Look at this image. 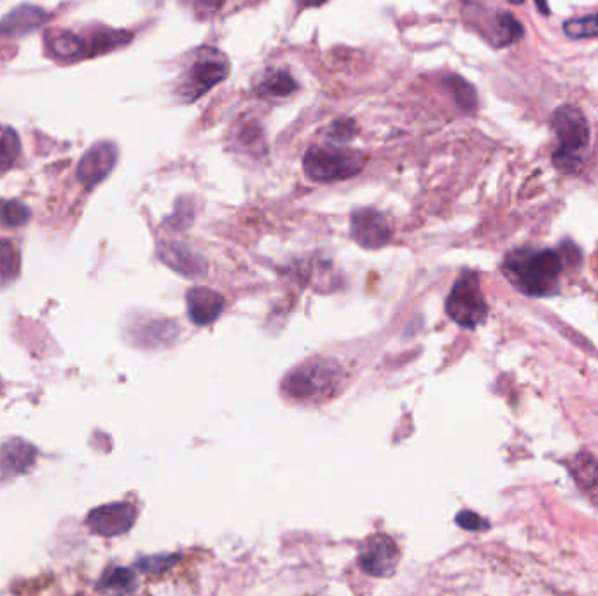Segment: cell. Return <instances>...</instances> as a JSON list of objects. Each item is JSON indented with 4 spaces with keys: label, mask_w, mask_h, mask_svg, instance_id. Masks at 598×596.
Returning <instances> with one entry per match:
<instances>
[{
    "label": "cell",
    "mask_w": 598,
    "mask_h": 596,
    "mask_svg": "<svg viewBox=\"0 0 598 596\" xmlns=\"http://www.w3.org/2000/svg\"><path fill=\"white\" fill-rule=\"evenodd\" d=\"M230 74V63L221 51L214 48H200L191 56V62L182 72L177 93L184 104H193L209 93L214 86Z\"/></svg>",
    "instance_id": "277c9868"
},
{
    "label": "cell",
    "mask_w": 598,
    "mask_h": 596,
    "mask_svg": "<svg viewBox=\"0 0 598 596\" xmlns=\"http://www.w3.org/2000/svg\"><path fill=\"white\" fill-rule=\"evenodd\" d=\"M480 32L495 48H506L513 42L522 39V23L516 20L511 13H495L490 16V20L485 21L483 25H478Z\"/></svg>",
    "instance_id": "4fadbf2b"
},
{
    "label": "cell",
    "mask_w": 598,
    "mask_h": 596,
    "mask_svg": "<svg viewBox=\"0 0 598 596\" xmlns=\"http://www.w3.org/2000/svg\"><path fill=\"white\" fill-rule=\"evenodd\" d=\"M361 569L373 577H389L396 572L399 549L389 535L376 534L362 546L359 556Z\"/></svg>",
    "instance_id": "ba28073f"
},
{
    "label": "cell",
    "mask_w": 598,
    "mask_h": 596,
    "mask_svg": "<svg viewBox=\"0 0 598 596\" xmlns=\"http://www.w3.org/2000/svg\"><path fill=\"white\" fill-rule=\"evenodd\" d=\"M350 233L362 249H382L390 242L392 229L382 212L375 208H357L350 215Z\"/></svg>",
    "instance_id": "52a82bcc"
},
{
    "label": "cell",
    "mask_w": 598,
    "mask_h": 596,
    "mask_svg": "<svg viewBox=\"0 0 598 596\" xmlns=\"http://www.w3.org/2000/svg\"><path fill=\"white\" fill-rule=\"evenodd\" d=\"M30 219L28 210L20 201H0V222L9 228H20Z\"/></svg>",
    "instance_id": "7402d4cb"
},
{
    "label": "cell",
    "mask_w": 598,
    "mask_h": 596,
    "mask_svg": "<svg viewBox=\"0 0 598 596\" xmlns=\"http://www.w3.org/2000/svg\"><path fill=\"white\" fill-rule=\"evenodd\" d=\"M34 460V451L23 443H7L0 446V478H11L25 471Z\"/></svg>",
    "instance_id": "2e32d148"
},
{
    "label": "cell",
    "mask_w": 598,
    "mask_h": 596,
    "mask_svg": "<svg viewBox=\"0 0 598 596\" xmlns=\"http://www.w3.org/2000/svg\"><path fill=\"white\" fill-rule=\"evenodd\" d=\"M448 83L452 86L453 95H455L457 102H459L460 107L464 111H473V109H476L478 100H476V91H474L471 84L466 83L459 76H448Z\"/></svg>",
    "instance_id": "603a6c76"
},
{
    "label": "cell",
    "mask_w": 598,
    "mask_h": 596,
    "mask_svg": "<svg viewBox=\"0 0 598 596\" xmlns=\"http://www.w3.org/2000/svg\"><path fill=\"white\" fill-rule=\"evenodd\" d=\"M455 520H457V525L460 528L469 530V532H481V530H487L490 527L487 520H483L481 516L473 513V511H462V513L457 514Z\"/></svg>",
    "instance_id": "cb8c5ba5"
},
{
    "label": "cell",
    "mask_w": 598,
    "mask_h": 596,
    "mask_svg": "<svg viewBox=\"0 0 598 596\" xmlns=\"http://www.w3.org/2000/svg\"><path fill=\"white\" fill-rule=\"evenodd\" d=\"M448 317L464 329H476L488 317V305L476 271H464L446 299Z\"/></svg>",
    "instance_id": "8992f818"
},
{
    "label": "cell",
    "mask_w": 598,
    "mask_h": 596,
    "mask_svg": "<svg viewBox=\"0 0 598 596\" xmlns=\"http://www.w3.org/2000/svg\"><path fill=\"white\" fill-rule=\"evenodd\" d=\"M46 21V13L34 6H20L9 13L6 20L0 25V32L9 35H23L41 27Z\"/></svg>",
    "instance_id": "9a60e30c"
},
{
    "label": "cell",
    "mask_w": 598,
    "mask_h": 596,
    "mask_svg": "<svg viewBox=\"0 0 598 596\" xmlns=\"http://www.w3.org/2000/svg\"><path fill=\"white\" fill-rule=\"evenodd\" d=\"M48 41L49 48L56 58H74L83 55L88 46V42L72 32H56L53 37H49Z\"/></svg>",
    "instance_id": "ac0fdd59"
},
{
    "label": "cell",
    "mask_w": 598,
    "mask_h": 596,
    "mask_svg": "<svg viewBox=\"0 0 598 596\" xmlns=\"http://www.w3.org/2000/svg\"><path fill=\"white\" fill-rule=\"evenodd\" d=\"M355 133V123L352 119H338L331 125L329 130V137L336 140V142H348L352 139Z\"/></svg>",
    "instance_id": "d4e9b609"
},
{
    "label": "cell",
    "mask_w": 598,
    "mask_h": 596,
    "mask_svg": "<svg viewBox=\"0 0 598 596\" xmlns=\"http://www.w3.org/2000/svg\"><path fill=\"white\" fill-rule=\"evenodd\" d=\"M20 273V254L13 243L0 238V287L13 282Z\"/></svg>",
    "instance_id": "ffe728a7"
},
{
    "label": "cell",
    "mask_w": 598,
    "mask_h": 596,
    "mask_svg": "<svg viewBox=\"0 0 598 596\" xmlns=\"http://www.w3.org/2000/svg\"><path fill=\"white\" fill-rule=\"evenodd\" d=\"M137 520V509L128 502H116L107 504L91 511L88 516V527L93 534L102 537H116L123 535L133 527Z\"/></svg>",
    "instance_id": "9c48e42d"
},
{
    "label": "cell",
    "mask_w": 598,
    "mask_h": 596,
    "mask_svg": "<svg viewBox=\"0 0 598 596\" xmlns=\"http://www.w3.org/2000/svg\"><path fill=\"white\" fill-rule=\"evenodd\" d=\"M343 369L329 359H313L293 369L282 382V390L289 399L301 402H320L331 399L340 390Z\"/></svg>",
    "instance_id": "3957f363"
},
{
    "label": "cell",
    "mask_w": 598,
    "mask_h": 596,
    "mask_svg": "<svg viewBox=\"0 0 598 596\" xmlns=\"http://www.w3.org/2000/svg\"><path fill=\"white\" fill-rule=\"evenodd\" d=\"M564 263L560 252L551 249L511 250L502 273L518 291L530 298H548L560 291V275Z\"/></svg>",
    "instance_id": "6da1fadb"
},
{
    "label": "cell",
    "mask_w": 598,
    "mask_h": 596,
    "mask_svg": "<svg viewBox=\"0 0 598 596\" xmlns=\"http://www.w3.org/2000/svg\"><path fill=\"white\" fill-rule=\"evenodd\" d=\"M564 32L571 39H592V37H598V13L565 21Z\"/></svg>",
    "instance_id": "44dd1931"
},
{
    "label": "cell",
    "mask_w": 598,
    "mask_h": 596,
    "mask_svg": "<svg viewBox=\"0 0 598 596\" xmlns=\"http://www.w3.org/2000/svg\"><path fill=\"white\" fill-rule=\"evenodd\" d=\"M102 581H104L102 586H105V588H119L121 590V588L132 586L133 574L130 570L116 569L109 572Z\"/></svg>",
    "instance_id": "484cf974"
},
{
    "label": "cell",
    "mask_w": 598,
    "mask_h": 596,
    "mask_svg": "<svg viewBox=\"0 0 598 596\" xmlns=\"http://www.w3.org/2000/svg\"><path fill=\"white\" fill-rule=\"evenodd\" d=\"M298 83L286 69H272L266 72L263 79L256 86V91L261 98L266 100H280V98L291 97L298 91Z\"/></svg>",
    "instance_id": "5bb4252c"
},
{
    "label": "cell",
    "mask_w": 598,
    "mask_h": 596,
    "mask_svg": "<svg viewBox=\"0 0 598 596\" xmlns=\"http://www.w3.org/2000/svg\"><path fill=\"white\" fill-rule=\"evenodd\" d=\"M366 156L361 151L345 147L315 146L303 158L305 174L315 182L345 181L361 174Z\"/></svg>",
    "instance_id": "5b68a950"
},
{
    "label": "cell",
    "mask_w": 598,
    "mask_h": 596,
    "mask_svg": "<svg viewBox=\"0 0 598 596\" xmlns=\"http://www.w3.org/2000/svg\"><path fill=\"white\" fill-rule=\"evenodd\" d=\"M21 153L20 137L13 128L0 125V175L13 167Z\"/></svg>",
    "instance_id": "d6986e66"
},
{
    "label": "cell",
    "mask_w": 598,
    "mask_h": 596,
    "mask_svg": "<svg viewBox=\"0 0 598 596\" xmlns=\"http://www.w3.org/2000/svg\"><path fill=\"white\" fill-rule=\"evenodd\" d=\"M188 315L195 326H210L223 313L226 299L209 287H193L186 294Z\"/></svg>",
    "instance_id": "8fae6325"
},
{
    "label": "cell",
    "mask_w": 598,
    "mask_h": 596,
    "mask_svg": "<svg viewBox=\"0 0 598 596\" xmlns=\"http://www.w3.org/2000/svg\"><path fill=\"white\" fill-rule=\"evenodd\" d=\"M158 256L161 261L170 266L172 270L181 273L184 277L200 278L207 273V263L195 250L177 242L160 243Z\"/></svg>",
    "instance_id": "7c38bea8"
},
{
    "label": "cell",
    "mask_w": 598,
    "mask_h": 596,
    "mask_svg": "<svg viewBox=\"0 0 598 596\" xmlns=\"http://www.w3.org/2000/svg\"><path fill=\"white\" fill-rule=\"evenodd\" d=\"M595 270H597V273H598V249H597V256H595Z\"/></svg>",
    "instance_id": "4316f807"
},
{
    "label": "cell",
    "mask_w": 598,
    "mask_h": 596,
    "mask_svg": "<svg viewBox=\"0 0 598 596\" xmlns=\"http://www.w3.org/2000/svg\"><path fill=\"white\" fill-rule=\"evenodd\" d=\"M116 161H118L116 146L112 142H98L84 154L77 168V179L83 182L84 186H95L111 174Z\"/></svg>",
    "instance_id": "30bf717a"
},
{
    "label": "cell",
    "mask_w": 598,
    "mask_h": 596,
    "mask_svg": "<svg viewBox=\"0 0 598 596\" xmlns=\"http://www.w3.org/2000/svg\"><path fill=\"white\" fill-rule=\"evenodd\" d=\"M571 472L578 485L585 490H593L598 485V462L592 453L583 451L572 458Z\"/></svg>",
    "instance_id": "e0dca14e"
},
{
    "label": "cell",
    "mask_w": 598,
    "mask_h": 596,
    "mask_svg": "<svg viewBox=\"0 0 598 596\" xmlns=\"http://www.w3.org/2000/svg\"><path fill=\"white\" fill-rule=\"evenodd\" d=\"M551 126L558 140L553 153L555 167L564 174L578 172L590 147V126L585 114L574 105H562L553 114Z\"/></svg>",
    "instance_id": "7a4b0ae2"
}]
</instances>
